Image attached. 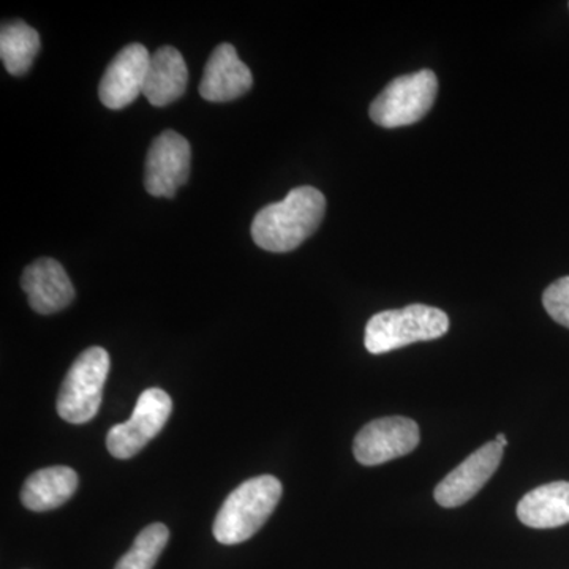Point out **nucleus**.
<instances>
[{"instance_id": "dca6fc26", "label": "nucleus", "mask_w": 569, "mask_h": 569, "mask_svg": "<svg viewBox=\"0 0 569 569\" xmlns=\"http://www.w3.org/2000/svg\"><path fill=\"white\" fill-rule=\"evenodd\" d=\"M40 47L39 32L24 21L17 20L2 24L0 58L7 71L13 77H22L31 70Z\"/></svg>"}, {"instance_id": "9d476101", "label": "nucleus", "mask_w": 569, "mask_h": 569, "mask_svg": "<svg viewBox=\"0 0 569 569\" xmlns=\"http://www.w3.org/2000/svg\"><path fill=\"white\" fill-rule=\"evenodd\" d=\"M151 54L141 43H130L118 52L104 71L99 97L110 110H122L144 92Z\"/></svg>"}, {"instance_id": "0eeeda50", "label": "nucleus", "mask_w": 569, "mask_h": 569, "mask_svg": "<svg viewBox=\"0 0 569 569\" xmlns=\"http://www.w3.org/2000/svg\"><path fill=\"white\" fill-rule=\"evenodd\" d=\"M419 427L413 419L388 417L376 419L359 430L353 452L366 467L381 466L410 455L419 445Z\"/></svg>"}, {"instance_id": "9b49d317", "label": "nucleus", "mask_w": 569, "mask_h": 569, "mask_svg": "<svg viewBox=\"0 0 569 569\" xmlns=\"http://www.w3.org/2000/svg\"><path fill=\"white\" fill-rule=\"evenodd\" d=\"M21 287L29 306L41 316L61 312L73 302L74 288L63 266L52 258H40L22 272Z\"/></svg>"}, {"instance_id": "ddd939ff", "label": "nucleus", "mask_w": 569, "mask_h": 569, "mask_svg": "<svg viewBox=\"0 0 569 569\" xmlns=\"http://www.w3.org/2000/svg\"><path fill=\"white\" fill-rule=\"evenodd\" d=\"M187 81L189 70L181 52L173 47H162L151 56L142 96L153 107H167L181 99Z\"/></svg>"}, {"instance_id": "a211bd4d", "label": "nucleus", "mask_w": 569, "mask_h": 569, "mask_svg": "<svg viewBox=\"0 0 569 569\" xmlns=\"http://www.w3.org/2000/svg\"><path fill=\"white\" fill-rule=\"evenodd\" d=\"M542 305L552 320L569 329V276L546 288Z\"/></svg>"}, {"instance_id": "1a4fd4ad", "label": "nucleus", "mask_w": 569, "mask_h": 569, "mask_svg": "<svg viewBox=\"0 0 569 569\" xmlns=\"http://www.w3.org/2000/svg\"><path fill=\"white\" fill-rule=\"evenodd\" d=\"M503 449L493 440L468 456L443 481L438 482L433 492L437 503L443 508H458L470 501L500 467Z\"/></svg>"}, {"instance_id": "f03ea898", "label": "nucleus", "mask_w": 569, "mask_h": 569, "mask_svg": "<svg viewBox=\"0 0 569 569\" xmlns=\"http://www.w3.org/2000/svg\"><path fill=\"white\" fill-rule=\"evenodd\" d=\"M282 482L271 475L242 482L227 497L213 520L212 533L222 545L233 546L253 537L271 518L280 497Z\"/></svg>"}, {"instance_id": "2eb2a0df", "label": "nucleus", "mask_w": 569, "mask_h": 569, "mask_svg": "<svg viewBox=\"0 0 569 569\" xmlns=\"http://www.w3.org/2000/svg\"><path fill=\"white\" fill-rule=\"evenodd\" d=\"M78 489V475L70 467H48L26 479L21 489V501L36 512L51 511L62 507Z\"/></svg>"}, {"instance_id": "f3484780", "label": "nucleus", "mask_w": 569, "mask_h": 569, "mask_svg": "<svg viewBox=\"0 0 569 569\" xmlns=\"http://www.w3.org/2000/svg\"><path fill=\"white\" fill-rule=\"evenodd\" d=\"M168 539L170 530L164 523H151L138 535L132 548L114 569H152L167 548Z\"/></svg>"}, {"instance_id": "7ed1b4c3", "label": "nucleus", "mask_w": 569, "mask_h": 569, "mask_svg": "<svg viewBox=\"0 0 569 569\" xmlns=\"http://www.w3.org/2000/svg\"><path fill=\"white\" fill-rule=\"evenodd\" d=\"M449 318L443 310L425 305L385 310L366 326L365 346L372 355L389 353L417 342H429L447 335Z\"/></svg>"}, {"instance_id": "39448f33", "label": "nucleus", "mask_w": 569, "mask_h": 569, "mask_svg": "<svg viewBox=\"0 0 569 569\" xmlns=\"http://www.w3.org/2000/svg\"><path fill=\"white\" fill-rule=\"evenodd\" d=\"M438 81L432 70H421L389 82L370 104V118L385 129L421 121L436 103Z\"/></svg>"}, {"instance_id": "f8f14e48", "label": "nucleus", "mask_w": 569, "mask_h": 569, "mask_svg": "<svg viewBox=\"0 0 569 569\" xmlns=\"http://www.w3.org/2000/svg\"><path fill=\"white\" fill-rule=\"evenodd\" d=\"M252 84V71L239 59L233 44L222 43L206 63L200 93L208 102H231L249 92Z\"/></svg>"}, {"instance_id": "6e6552de", "label": "nucleus", "mask_w": 569, "mask_h": 569, "mask_svg": "<svg viewBox=\"0 0 569 569\" xmlns=\"http://www.w3.org/2000/svg\"><path fill=\"white\" fill-rule=\"evenodd\" d=\"M190 163V142L174 130H164L152 141L146 157V190L152 197L173 198L179 187L189 181Z\"/></svg>"}, {"instance_id": "20e7f679", "label": "nucleus", "mask_w": 569, "mask_h": 569, "mask_svg": "<svg viewBox=\"0 0 569 569\" xmlns=\"http://www.w3.org/2000/svg\"><path fill=\"white\" fill-rule=\"evenodd\" d=\"M110 367V355L102 347L88 348L78 356L63 380L56 402L63 421L84 425L96 418L102 406Z\"/></svg>"}, {"instance_id": "f257e3e1", "label": "nucleus", "mask_w": 569, "mask_h": 569, "mask_svg": "<svg viewBox=\"0 0 569 569\" xmlns=\"http://www.w3.org/2000/svg\"><path fill=\"white\" fill-rule=\"evenodd\" d=\"M325 212L326 198L320 190L298 187L284 200L258 211L252 223L254 244L268 252H291L316 233Z\"/></svg>"}, {"instance_id": "4468645a", "label": "nucleus", "mask_w": 569, "mask_h": 569, "mask_svg": "<svg viewBox=\"0 0 569 569\" xmlns=\"http://www.w3.org/2000/svg\"><path fill=\"white\" fill-rule=\"evenodd\" d=\"M518 518L523 526L539 530L569 523V482H549L531 490L519 501Z\"/></svg>"}, {"instance_id": "423d86ee", "label": "nucleus", "mask_w": 569, "mask_h": 569, "mask_svg": "<svg viewBox=\"0 0 569 569\" xmlns=\"http://www.w3.org/2000/svg\"><path fill=\"white\" fill-rule=\"evenodd\" d=\"M173 411V400L160 388L146 389L138 399L132 418L111 427L107 448L112 458L130 459L137 456L152 438L162 432Z\"/></svg>"}, {"instance_id": "6ab92c4d", "label": "nucleus", "mask_w": 569, "mask_h": 569, "mask_svg": "<svg viewBox=\"0 0 569 569\" xmlns=\"http://www.w3.org/2000/svg\"><path fill=\"white\" fill-rule=\"evenodd\" d=\"M496 441L498 445H501V447H508V440L507 437L503 436V433H498L496 437Z\"/></svg>"}]
</instances>
